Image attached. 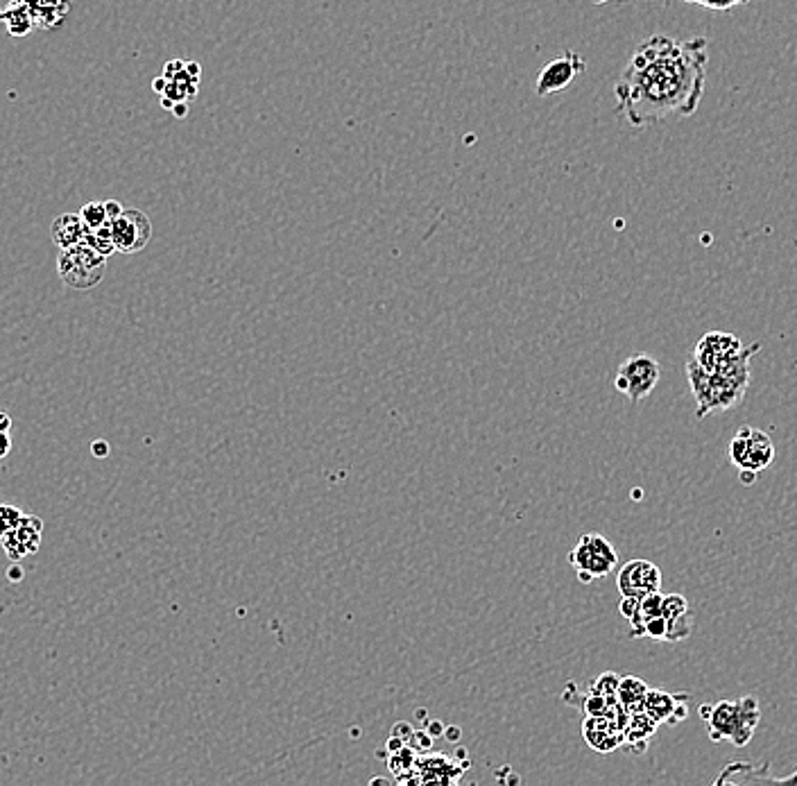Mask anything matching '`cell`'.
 Here are the masks:
<instances>
[{"label": "cell", "instance_id": "33", "mask_svg": "<svg viewBox=\"0 0 797 786\" xmlns=\"http://www.w3.org/2000/svg\"><path fill=\"white\" fill-rule=\"evenodd\" d=\"M91 451L93 454H96L98 458H105L107 454H109V447H107V442L105 440H96L91 444Z\"/></svg>", "mask_w": 797, "mask_h": 786}, {"label": "cell", "instance_id": "22", "mask_svg": "<svg viewBox=\"0 0 797 786\" xmlns=\"http://www.w3.org/2000/svg\"><path fill=\"white\" fill-rule=\"evenodd\" d=\"M648 689L650 687L641 678L625 676L619 680V687H616V700H619L628 712H639L641 705H644Z\"/></svg>", "mask_w": 797, "mask_h": 786}, {"label": "cell", "instance_id": "16", "mask_svg": "<svg viewBox=\"0 0 797 786\" xmlns=\"http://www.w3.org/2000/svg\"><path fill=\"white\" fill-rule=\"evenodd\" d=\"M768 764L754 766L748 762H732L723 768V773L716 777L718 784H759V782H775V784H797V773L786 777H775L768 773Z\"/></svg>", "mask_w": 797, "mask_h": 786}, {"label": "cell", "instance_id": "30", "mask_svg": "<svg viewBox=\"0 0 797 786\" xmlns=\"http://www.w3.org/2000/svg\"><path fill=\"white\" fill-rule=\"evenodd\" d=\"M637 603L639 598L637 596H621V603H619V612L623 614L625 619H630L634 610H637Z\"/></svg>", "mask_w": 797, "mask_h": 786}, {"label": "cell", "instance_id": "7", "mask_svg": "<svg viewBox=\"0 0 797 786\" xmlns=\"http://www.w3.org/2000/svg\"><path fill=\"white\" fill-rule=\"evenodd\" d=\"M730 458L739 469L761 472L775 460V444L764 431L743 426L730 442Z\"/></svg>", "mask_w": 797, "mask_h": 786}, {"label": "cell", "instance_id": "10", "mask_svg": "<svg viewBox=\"0 0 797 786\" xmlns=\"http://www.w3.org/2000/svg\"><path fill=\"white\" fill-rule=\"evenodd\" d=\"M616 587L621 596H646L662 592V569L650 560H630L619 569Z\"/></svg>", "mask_w": 797, "mask_h": 786}, {"label": "cell", "instance_id": "15", "mask_svg": "<svg viewBox=\"0 0 797 786\" xmlns=\"http://www.w3.org/2000/svg\"><path fill=\"white\" fill-rule=\"evenodd\" d=\"M582 737L596 753H614L623 746V730L607 716H587L582 723Z\"/></svg>", "mask_w": 797, "mask_h": 786}, {"label": "cell", "instance_id": "36", "mask_svg": "<svg viewBox=\"0 0 797 786\" xmlns=\"http://www.w3.org/2000/svg\"><path fill=\"white\" fill-rule=\"evenodd\" d=\"M741 481L743 485H752L757 481V472H752V469H741Z\"/></svg>", "mask_w": 797, "mask_h": 786}, {"label": "cell", "instance_id": "34", "mask_svg": "<svg viewBox=\"0 0 797 786\" xmlns=\"http://www.w3.org/2000/svg\"><path fill=\"white\" fill-rule=\"evenodd\" d=\"M12 417L7 415V413H3V410H0V433H10L12 431Z\"/></svg>", "mask_w": 797, "mask_h": 786}, {"label": "cell", "instance_id": "31", "mask_svg": "<svg viewBox=\"0 0 797 786\" xmlns=\"http://www.w3.org/2000/svg\"><path fill=\"white\" fill-rule=\"evenodd\" d=\"M392 734L394 737H399V739H404L406 743H408V739H410V734H413V728H410L408 723H397L392 728Z\"/></svg>", "mask_w": 797, "mask_h": 786}, {"label": "cell", "instance_id": "21", "mask_svg": "<svg viewBox=\"0 0 797 786\" xmlns=\"http://www.w3.org/2000/svg\"><path fill=\"white\" fill-rule=\"evenodd\" d=\"M662 592H653V594H646L639 598L637 603V610H634L632 617L628 619L630 623V637L632 639H641L644 637V628L650 619H655L662 614Z\"/></svg>", "mask_w": 797, "mask_h": 786}, {"label": "cell", "instance_id": "6", "mask_svg": "<svg viewBox=\"0 0 797 786\" xmlns=\"http://www.w3.org/2000/svg\"><path fill=\"white\" fill-rule=\"evenodd\" d=\"M659 377H662V367L653 356L634 354L621 363L614 388L628 397L632 404H639L655 390Z\"/></svg>", "mask_w": 797, "mask_h": 786}, {"label": "cell", "instance_id": "37", "mask_svg": "<svg viewBox=\"0 0 797 786\" xmlns=\"http://www.w3.org/2000/svg\"><path fill=\"white\" fill-rule=\"evenodd\" d=\"M10 578H12V580H21V578H23V571H21V565H19V562H14V565H12Z\"/></svg>", "mask_w": 797, "mask_h": 786}, {"label": "cell", "instance_id": "2", "mask_svg": "<svg viewBox=\"0 0 797 786\" xmlns=\"http://www.w3.org/2000/svg\"><path fill=\"white\" fill-rule=\"evenodd\" d=\"M700 716L709 725L711 741H730L736 748H745L761 721V707L757 696H741L736 700L702 705Z\"/></svg>", "mask_w": 797, "mask_h": 786}, {"label": "cell", "instance_id": "4", "mask_svg": "<svg viewBox=\"0 0 797 786\" xmlns=\"http://www.w3.org/2000/svg\"><path fill=\"white\" fill-rule=\"evenodd\" d=\"M107 261L105 254L93 250L87 243L66 247V250H59L57 256L59 279L73 290H91L105 277Z\"/></svg>", "mask_w": 797, "mask_h": 786}, {"label": "cell", "instance_id": "1", "mask_svg": "<svg viewBox=\"0 0 797 786\" xmlns=\"http://www.w3.org/2000/svg\"><path fill=\"white\" fill-rule=\"evenodd\" d=\"M707 64L705 37L673 39L655 34L646 39L614 84L619 114L637 130L671 116H693L705 93Z\"/></svg>", "mask_w": 797, "mask_h": 786}, {"label": "cell", "instance_id": "18", "mask_svg": "<svg viewBox=\"0 0 797 786\" xmlns=\"http://www.w3.org/2000/svg\"><path fill=\"white\" fill-rule=\"evenodd\" d=\"M657 721L650 719V716L639 709V712H630V721L623 730V746L625 753L632 755H644L648 748V741L657 732Z\"/></svg>", "mask_w": 797, "mask_h": 786}, {"label": "cell", "instance_id": "14", "mask_svg": "<svg viewBox=\"0 0 797 786\" xmlns=\"http://www.w3.org/2000/svg\"><path fill=\"white\" fill-rule=\"evenodd\" d=\"M415 771L419 784H453L460 780L462 773L469 771V764H458V759L447 755H417Z\"/></svg>", "mask_w": 797, "mask_h": 786}, {"label": "cell", "instance_id": "25", "mask_svg": "<svg viewBox=\"0 0 797 786\" xmlns=\"http://www.w3.org/2000/svg\"><path fill=\"white\" fill-rule=\"evenodd\" d=\"M619 680H621V676L607 671V673H603V676H598L594 682H591L589 689L594 691V694H601L605 698H616V687H619Z\"/></svg>", "mask_w": 797, "mask_h": 786}, {"label": "cell", "instance_id": "26", "mask_svg": "<svg viewBox=\"0 0 797 786\" xmlns=\"http://www.w3.org/2000/svg\"><path fill=\"white\" fill-rule=\"evenodd\" d=\"M23 517V512L16 506H7V503H0V537L5 533H10L12 528L19 524Z\"/></svg>", "mask_w": 797, "mask_h": 786}, {"label": "cell", "instance_id": "17", "mask_svg": "<svg viewBox=\"0 0 797 786\" xmlns=\"http://www.w3.org/2000/svg\"><path fill=\"white\" fill-rule=\"evenodd\" d=\"M28 7L39 30H57L71 14V0H19Z\"/></svg>", "mask_w": 797, "mask_h": 786}, {"label": "cell", "instance_id": "38", "mask_svg": "<svg viewBox=\"0 0 797 786\" xmlns=\"http://www.w3.org/2000/svg\"><path fill=\"white\" fill-rule=\"evenodd\" d=\"M447 737L449 739H460V728H447Z\"/></svg>", "mask_w": 797, "mask_h": 786}, {"label": "cell", "instance_id": "32", "mask_svg": "<svg viewBox=\"0 0 797 786\" xmlns=\"http://www.w3.org/2000/svg\"><path fill=\"white\" fill-rule=\"evenodd\" d=\"M12 451V440H10V433H0V460H5L7 454Z\"/></svg>", "mask_w": 797, "mask_h": 786}, {"label": "cell", "instance_id": "20", "mask_svg": "<svg viewBox=\"0 0 797 786\" xmlns=\"http://www.w3.org/2000/svg\"><path fill=\"white\" fill-rule=\"evenodd\" d=\"M0 25H3L7 34L14 39L28 37V34L37 28L30 10L23 3H19V0H10V3L0 10Z\"/></svg>", "mask_w": 797, "mask_h": 786}, {"label": "cell", "instance_id": "11", "mask_svg": "<svg viewBox=\"0 0 797 786\" xmlns=\"http://www.w3.org/2000/svg\"><path fill=\"white\" fill-rule=\"evenodd\" d=\"M743 349V343L732 333L723 331H709L700 338V343L696 345V352H693V361H696L702 370L716 372L721 370L725 363H730L732 358L739 354Z\"/></svg>", "mask_w": 797, "mask_h": 786}, {"label": "cell", "instance_id": "27", "mask_svg": "<svg viewBox=\"0 0 797 786\" xmlns=\"http://www.w3.org/2000/svg\"><path fill=\"white\" fill-rule=\"evenodd\" d=\"M684 3L700 5V7H707V10H716V12H727V10H736V7L748 5L750 0H684Z\"/></svg>", "mask_w": 797, "mask_h": 786}, {"label": "cell", "instance_id": "9", "mask_svg": "<svg viewBox=\"0 0 797 786\" xmlns=\"http://www.w3.org/2000/svg\"><path fill=\"white\" fill-rule=\"evenodd\" d=\"M587 71V62L585 57L576 50H567V53L555 57L553 62H548L542 71H539V78H537V96L539 98H546V96H553V93L567 89L573 84V80L578 78L580 73Z\"/></svg>", "mask_w": 797, "mask_h": 786}, {"label": "cell", "instance_id": "5", "mask_svg": "<svg viewBox=\"0 0 797 786\" xmlns=\"http://www.w3.org/2000/svg\"><path fill=\"white\" fill-rule=\"evenodd\" d=\"M569 565L576 569L580 583H594L619 569V553L601 533H585L569 553Z\"/></svg>", "mask_w": 797, "mask_h": 786}, {"label": "cell", "instance_id": "8", "mask_svg": "<svg viewBox=\"0 0 797 786\" xmlns=\"http://www.w3.org/2000/svg\"><path fill=\"white\" fill-rule=\"evenodd\" d=\"M111 241H114L116 252L121 254H139L150 245L152 238V222L150 216L141 209L125 207L121 216L111 220L109 225Z\"/></svg>", "mask_w": 797, "mask_h": 786}, {"label": "cell", "instance_id": "3", "mask_svg": "<svg viewBox=\"0 0 797 786\" xmlns=\"http://www.w3.org/2000/svg\"><path fill=\"white\" fill-rule=\"evenodd\" d=\"M687 377L691 383L693 397H696L698 404L696 410L698 420H705L707 415L716 413V410H727L736 406L743 399L745 390H748L745 386H741V383L723 377V374L702 370L693 358L687 363Z\"/></svg>", "mask_w": 797, "mask_h": 786}, {"label": "cell", "instance_id": "19", "mask_svg": "<svg viewBox=\"0 0 797 786\" xmlns=\"http://www.w3.org/2000/svg\"><path fill=\"white\" fill-rule=\"evenodd\" d=\"M50 234H53V241L57 243L59 250H66V247L84 243V238H87V225L82 222L80 213H62V216L53 220Z\"/></svg>", "mask_w": 797, "mask_h": 786}, {"label": "cell", "instance_id": "28", "mask_svg": "<svg viewBox=\"0 0 797 786\" xmlns=\"http://www.w3.org/2000/svg\"><path fill=\"white\" fill-rule=\"evenodd\" d=\"M644 637L655 639V642H666V619L662 617V614L646 623Z\"/></svg>", "mask_w": 797, "mask_h": 786}, {"label": "cell", "instance_id": "35", "mask_svg": "<svg viewBox=\"0 0 797 786\" xmlns=\"http://www.w3.org/2000/svg\"><path fill=\"white\" fill-rule=\"evenodd\" d=\"M426 732L431 734L433 739H435V737H442V734H444V725H442V723H437V721H431V723H428Z\"/></svg>", "mask_w": 797, "mask_h": 786}, {"label": "cell", "instance_id": "23", "mask_svg": "<svg viewBox=\"0 0 797 786\" xmlns=\"http://www.w3.org/2000/svg\"><path fill=\"white\" fill-rule=\"evenodd\" d=\"M80 218H82L84 225H87V232H93V229H102V227L111 225V218H109V213H107V204L105 202L84 204L82 211H80Z\"/></svg>", "mask_w": 797, "mask_h": 786}, {"label": "cell", "instance_id": "24", "mask_svg": "<svg viewBox=\"0 0 797 786\" xmlns=\"http://www.w3.org/2000/svg\"><path fill=\"white\" fill-rule=\"evenodd\" d=\"M689 601L684 598L682 594H666L662 598V617L666 621H673V619H680L684 614H689Z\"/></svg>", "mask_w": 797, "mask_h": 786}, {"label": "cell", "instance_id": "12", "mask_svg": "<svg viewBox=\"0 0 797 786\" xmlns=\"http://www.w3.org/2000/svg\"><path fill=\"white\" fill-rule=\"evenodd\" d=\"M41 533H44V521L37 515H23L10 533L0 537L3 551L12 562H21L39 551Z\"/></svg>", "mask_w": 797, "mask_h": 786}, {"label": "cell", "instance_id": "29", "mask_svg": "<svg viewBox=\"0 0 797 786\" xmlns=\"http://www.w3.org/2000/svg\"><path fill=\"white\" fill-rule=\"evenodd\" d=\"M408 746L413 748L415 753H426V750L433 748V737L426 730H422V732L413 730V734H410V739H408Z\"/></svg>", "mask_w": 797, "mask_h": 786}, {"label": "cell", "instance_id": "13", "mask_svg": "<svg viewBox=\"0 0 797 786\" xmlns=\"http://www.w3.org/2000/svg\"><path fill=\"white\" fill-rule=\"evenodd\" d=\"M641 709L659 725H677L689 716V694H668L662 689H648Z\"/></svg>", "mask_w": 797, "mask_h": 786}]
</instances>
